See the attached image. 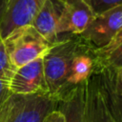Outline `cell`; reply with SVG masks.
<instances>
[{"label":"cell","instance_id":"cell-1","mask_svg":"<svg viewBox=\"0 0 122 122\" xmlns=\"http://www.w3.org/2000/svg\"><path fill=\"white\" fill-rule=\"evenodd\" d=\"M78 43V34L60 35L42 57L48 93L56 101L67 93L71 62Z\"/></svg>","mask_w":122,"mask_h":122},{"label":"cell","instance_id":"cell-2","mask_svg":"<svg viewBox=\"0 0 122 122\" xmlns=\"http://www.w3.org/2000/svg\"><path fill=\"white\" fill-rule=\"evenodd\" d=\"M1 40L4 42L10 61L15 69L43 57L51 46L30 24L13 30Z\"/></svg>","mask_w":122,"mask_h":122},{"label":"cell","instance_id":"cell-3","mask_svg":"<svg viewBox=\"0 0 122 122\" xmlns=\"http://www.w3.org/2000/svg\"><path fill=\"white\" fill-rule=\"evenodd\" d=\"M56 104L49 94H11L0 108V122H43Z\"/></svg>","mask_w":122,"mask_h":122},{"label":"cell","instance_id":"cell-4","mask_svg":"<svg viewBox=\"0 0 122 122\" xmlns=\"http://www.w3.org/2000/svg\"><path fill=\"white\" fill-rule=\"evenodd\" d=\"M120 31H122V5L94 14L78 35L86 44L98 49L110 43Z\"/></svg>","mask_w":122,"mask_h":122},{"label":"cell","instance_id":"cell-5","mask_svg":"<svg viewBox=\"0 0 122 122\" xmlns=\"http://www.w3.org/2000/svg\"><path fill=\"white\" fill-rule=\"evenodd\" d=\"M12 94H49L43 71V59L37 58L15 70L9 81Z\"/></svg>","mask_w":122,"mask_h":122},{"label":"cell","instance_id":"cell-6","mask_svg":"<svg viewBox=\"0 0 122 122\" xmlns=\"http://www.w3.org/2000/svg\"><path fill=\"white\" fill-rule=\"evenodd\" d=\"M84 100L85 122H122L112 112L94 73L85 83Z\"/></svg>","mask_w":122,"mask_h":122},{"label":"cell","instance_id":"cell-7","mask_svg":"<svg viewBox=\"0 0 122 122\" xmlns=\"http://www.w3.org/2000/svg\"><path fill=\"white\" fill-rule=\"evenodd\" d=\"M61 14L57 26L58 35L80 34L94 15L86 0H58Z\"/></svg>","mask_w":122,"mask_h":122},{"label":"cell","instance_id":"cell-8","mask_svg":"<svg viewBox=\"0 0 122 122\" xmlns=\"http://www.w3.org/2000/svg\"><path fill=\"white\" fill-rule=\"evenodd\" d=\"M46 0H7L6 12L0 26V39L13 30L30 24Z\"/></svg>","mask_w":122,"mask_h":122},{"label":"cell","instance_id":"cell-9","mask_svg":"<svg viewBox=\"0 0 122 122\" xmlns=\"http://www.w3.org/2000/svg\"><path fill=\"white\" fill-rule=\"evenodd\" d=\"M93 71H94L93 48L86 44L79 37V43L71 62V72L68 79L67 93L71 90L84 85L91 77V75L93 73Z\"/></svg>","mask_w":122,"mask_h":122},{"label":"cell","instance_id":"cell-10","mask_svg":"<svg viewBox=\"0 0 122 122\" xmlns=\"http://www.w3.org/2000/svg\"><path fill=\"white\" fill-rule=\"evenodd\" d=\"M60 14V2L58 0H46L35 13L30 25H31L51 45H52L59 39L57 26Z\"/></svg>","mask_w":122,"mask_h":122},{"label":"cell","instance_id":"cell-11","mask_svg":"<svg viewBox=\"0 0 122 122\" xmlns=\"http://www.w3.org/2000/svg\"><path fill=\"white\" fill-rule=\"evenodd\" d=\"M93 72L101 70L122 71V31L118 32L106 46L93 49Z\"/></svg>","mask_w":122,"mask_h":122},{"label":"cell","instance_id":"cell-12","mask_svg":"<svg viewBox=\"0 0 122 122\" xmlns=\"http://www.w3.org/2000/svg\"><path fill=\"white\" fill-rule=\"evenodd\" d=\"M84 88L85 84L71 90L57 100L55 110L61 112L64 122H85Z\"/></svg>","mask_w":122,"mask_h":122},{"label":"cell","instance_id":"cell-13","mask_svg":"<svg viewBox=\"0 0 122 122\" xmlns=\"http://www.w3.org/2000/svg\"><path fill=\"white\" fill-rule=\"evenodd\" d=\"M15 68L11 65L4 42L0 39V77L10 81L11 75L15 71Z\"/></svg>","mask_w":122,"mask_h":122},{"label":"cell","instance_id":"cell-14","mask_svg":"<svg viewBox=\"0 0 122 122\" xmlns=\"http://www.w3.org/2000/svg\"><path fill=\"white\" fill-rule=\"evenodd\" d=\"M93 14L104 12L112 8L122 5V0H86Z\"/></svg>","mask_w":122,"mask_h":122},{"label":"cell","instance_id":"cell-15","mask_svg":"<svg viewBox=\"0 0 122 122\" xmlns=\"http://www.w3.org/2000/svg\"><path fill=\"white\" fill-rule=\"evenodd\" d=\"M12 93L9 88V80L0 77V108L6 103Z\"/></svg>","mask_w":122,"mask_h":122},{"label":"cell","instance_id":"cell-16","mask_svg":"<svg viewBox=\"0 0 122 122\" xmlns=\"http://www.w3.org/2000/svg\"><path fill=\"white\" fill-rule=\"evenodd\" d=\"M43 122H64V118L59 111L54 110L45 117Z\"/></svg>","mask_w":122,"mask_h":122},{"label":"cell","instance_id":"cell-17","mask_svg":"<svg viewBox=\"0 0 122 122\" xmlns=\"http://www.w3.org/2000/svg\"><path fill=\"white\" fill-rule=\"evenodd\" d=\"M6 6H7V0H0V26H1V23L5 16Z\"/></svg>","mask_w":122,"mask_h":122}]
</instances>
